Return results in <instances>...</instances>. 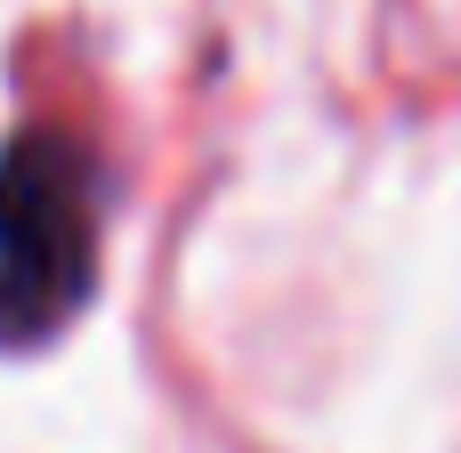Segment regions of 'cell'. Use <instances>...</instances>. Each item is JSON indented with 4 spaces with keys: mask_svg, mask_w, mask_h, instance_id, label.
<instances>
[{
    "mask_svg": "<svg viewBox=\"0 0 461 453\" xmlns=\"http://www.w3.org/2000/svg\"><path fill=\"white\" fill-rule=\"evenodd\" d=\"M97 292V154L32 122L0 146V349L57 340Z\"/></svg>",
    "mask_w": 461,
    "mask_h": 453,
    "instance_id": "obj_1",
    "label": "cell"
}]
</instances>
